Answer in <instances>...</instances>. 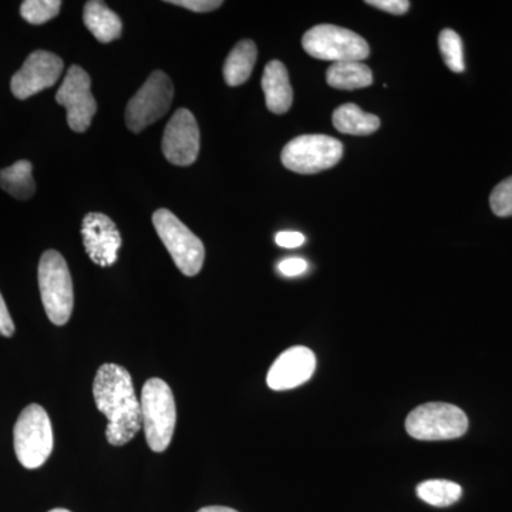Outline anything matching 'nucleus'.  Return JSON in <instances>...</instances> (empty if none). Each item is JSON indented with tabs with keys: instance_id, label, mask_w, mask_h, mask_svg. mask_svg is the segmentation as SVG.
Returning a JSON list of instances; mask_svg holds the SVG:
<instances>
[{
	"instance_id": "nucleus-1",
	"label": "nucleus",
	"mask_w": 512,
	"mask_h": 512,
	"mask_svg": "<svg viewBox=\"0 0 512 512\" xmlns=\"http://www.w3.org/2000/svg\"><path fill=\"white\" fill-rule=\"evenodd\" d=\"M93 396L97 409L109 420L107 441L117 447L130 443L143 427L141 403L130 373L116 363L100 366L94 377Z\"/></svg>"
},
{
	"instance_id": "nucleus-2",
	"label": "nucleus",
	"mask_w": 512,
	"mask_h": 512,
	"mask_svg": "<svg viewBox=\"0 0 512 512\" xmlns=\"http://www.w3.org/2000/svg\"><path fill=\"white\" fill-rule=\"evenodd\" d=\"M140 403L148 447L154 453H163L173 440L177 424L173 390L164 380L154 377L144 384Z\"/></svg>"
},
{
	"instance_id": "nucleus-3",
	"label": "nucleus",
	"mask_w": 512,
	"mask_h": 512,
	"mask_svg": "<svg viewBox=\"0 0 512 512\" xmlns=\"http://www.w3.org/2000/svg\"><path fill=\"white\" fill-rule=\"evenodd\" d=\"M39 288L50 322L66 325L73 313V281L67 262L55 249H49L40 258Z\"/></svg>"
},
{
	"instance_id": "nucleus-4",
	"label": "nucleus",
	"mask_w": 512,
	"mask_h": 512,
	"mask_svg": "<svg viewBox=\"0 0 512 512\" xmlns=\"http://www.w3.org/2000/svg\"><path fill=\"white\" fill-rule=\"evenodd\" d=\"M13 444L19 463L29 470L42 467L53 451V427L49 414L39 404H29L13 430Z\"/></svg>"
},
{
	"instance_id": "nucleus-5",
	"label": "nucleus",
	"mask_w": 512,
	"mask_h": 512,
	"mask_svg": "<svg viewBox=\"0 0 512 512\" xmlns=\"http://www.w3.org/2000/svg\"><path fill=\"white\" fill-rule=\"evenodd\" d=\"M153 225L177 268L185 276L200 274L205 261V248L201 239L165 208L154 212Z\"/></svg>"
},
{
	"instance_id": "nucleus-6",
	"label": "nucleus",
	"mask_w": 512,
	"mask_h": 512,
	"mask_svg": "<svg viewBox=\"0 0 512 512\" xmlns=\"http://www.w3.org/2000/svg\"><path fill=\"white\" fill-rule=\"evenodd\" d=\"M305 52L328 62H363L370 55L365 39L352 30L333 25H319L303 35Z\"/></svg>"
},
{
	"instance_id": "nucleus-7",
	"label": "nucleus",
	"mask_w": 512,
	"mask_h": 512,
	"mask_svg": "<svg viewBox=\"0 0 512 512\" xmlns=\"http://www.w3.org/2000/svg\"><path fill=\"white\" fill-rule=\"evenodd\" d=\"M406 430L416 440L458 439L467 433V414L453 404L426 403L409 414Z\"/></svg>"
},
{
	"instance_id": "nucleus-8",
	"label": "nucleus",
	"mask_w": 512,
	"mask_h": 512,
	"mask_svg": "<svg viewBox=\"0 0 512 512\" xmlns=\"http://www.w3.org/2000/svg\"><path fill=\"white\" fill-rule=\"evenodd\" d=\"M343 146L338 138L325 134H305L293 138L282 150V163L298 174H318L342 160Z\"/></svg>"
},
{
	"instance_id": "nucleus-9",
	"label": "nucleus",
	"mask_w": 512,
	"mask_h": 512,
	"mask_svg": "<svg viewBox=\"0 0 512 512\" xmlns=\"http://www.w3.org/2000/svg\"><path fill=\"white\" fill-rule=\"evenodd\" d=\"M174 86L170 77L161 70L150 74L126 109V124L133 133H141L144 128L156 123L167 114L173 103Z\"/></svg>"
},
{
	"instance_id": "nucleus-10",
	"label": "nucleus",
	"mask_w": 512,
	"mask_h": 512,
	"mask_svg": "<svg viewBox=\"0 0 512 512\" xmlns=\"http://www.w3.org/2000/svg\"><path fill=\"white\" fill-rule=\"evenodd\" d=\"M56 101L66 109L67 123L76 133H84L90 126L97 111L92 94V79L80 66H72L64 77Z\"/></svg>"
},
{
	"instance_id": "nucleus-11",
	"label": "nucleus",
	"mask_w": 512,
	"mask_h": 512,
	"mask_svg": "<svg viewBox=\"0 0 512 512\" xmlns=\"http://www.w3.org/2000/svg\"><path fill=\"white\" fill-rule=\"evenodd\" d=\"M63 69V60L55 53L36 50L23 63L22 69L12 77L10 90L16 99H29V97L55 86L57 80L62 76Z\"/></svg>"
},
{
	"instance_id": "nucleus-12",
	"label": "nucleus",
	"mask_w": 512,
	"mask_h": 512,
	"mask_svg": "<svg viewBox=\"0 0 512 512\" xmlns=\"http://www.w3.org/2000/svg\"><path fill=\"white\" fill-rule=\"evenodd\" d=\"M164 157L171 164L188 167L200 154V127L190 110L180 109L165 126L163 136Z\"/></svg>"
},
{
	"instance_id": "nucleus-13",
	"label": "nucleus",
	"mask_w": 512,
	"mask_h": 512,
	"mask_svg": "<svg viewBox=\"0 0 512 512\" xmlns=\"http://www.w3.org/2000/svg\"><path fill=\"white\" fill-rule=\"evenodd\" d=\"M82 235L84 249L94 264L101 268L116 264L123 239L110 217L101 212H90L84 217Z\"/></svg>"
},
{
	"instance_id": "nucleus-14",
	"label": "nucleus",
	"mask_w": 512,
	"mask_h": 512,
	"mask_svg": "<svg viewBox=\"0 0 512 512\" xmlns=\"http://www.w3.org/2000/svg\"><path fill=\"white\" fill-rule=\"evenodd\" d=\"M316 369V357L305 346L285 350L269 369L266 383L276 392L302 386L311 379Z\"/></svg>"
},
{
	"instance_id": "nucleus-15",
	"label": "nucleus",
	"mask_w": 512,
	"mask_h": 512,
	"mask_svg": "<svg viewBox=\"0 0 512 512\" xmlns=\"http://www.w3.org/2000/svg\"><path fill=\"white\" fill-rule=\"evenodd\" d=\"M262 90L265 93L266 107L271 113L285 114L291 109L293 90L284 63L272 60L266 64L262 76Z\"/></svg>"
},
{
	"instance_id": "nucleus-16",
	"label": "nucleus",
	"mask_w": 512,
	"mask_h": 512,
	"mask_svg": "<svg viewBox=\"0 0 512 512\" xmlns=\"http://www.w3.org/2000/svg\"><path fill=\"white\" fill-rule=\"evenodd\" d=\"M83 20L86 28L100 43H110L123 33V22L104 2L90 0L84 6Z\"/></svg>"
},
{
	"instance_id": "nucleus-17",
	"label": "nucleus",
	"mask_w": 512,
	"mask_h": 512,
	"mask_svg": "<svg viewBox=\"0 0 512 512\" xmlns=\"http://www.w3.org/2000/svg\"><path fill=\"white\" fill-rule=\"evenodd\" d=\"M258 49L252 40H241L231 50L224 64V79L228 86L237 87L247 82L254 70Z\"/></svg>"
},
{
	"instance_id": "nucleus-18",
	"label": "nucleus",
	"mask_w": 512,
	"mask_h": 512,
	"mask_svg": "<svg viewBox=\"0 0 512 512\" xmlns=\"http://www.w3.org/2000/svg\"><path fill=\"white\" fill-rule=\"evenodd\" d=\"M333 126L343 134L370 136L380 127V119L375 114L366 113L356 104H343L333 113Z\"/></svg>"
},
{
	"instance_id": "nucleus-19",
	"label": "nucleus",
	"mask_w": 512,
	"mask_h": 512,
	"mask_svg": "<svg viewBox=\"0 0 512 512\" xmlns=\"http://www.w3.org/2000/svg\"><path fill=\"white\" fill-rule=\"evenodd\" d=\"M326 80L333 89H365L373 83V73L362 62L333 63L326 72Z\"/></svg>"
},
{
	"instance_id": "nucleus-20",
	"label": "nucleus",
	"mask_w": 512,
	"mask_h": 512,
	"mask_svg": "<svg viewBox=\"0 0 512 512\" xmlns=\"http://www.w3.org/2000/svg\"><path fill=\"white\" fill-rule=\"evenodd\" d=\"M30 161L20 160L8 168L0 170V187L16 200H29L36 191Z\"/></svg>"
},
{
	"instance_id": "nucleus-21",
	"label": "nucleus",
	"mask_w": 512,
	"mask_h": 512,
	"mask_svg": "<svg viewBox=\"0 0 512 512\" xmlns=\"http://www.w3.org/2000/svg\"><path fill=\"white\" fill-rule=\"evenodd\" d=\"M461 494L463 490L460 485L448 480L424 481L417 487V495L433 507H450L460 500Z\"/></svg>"
},
{
	"instance_id": "nucleus-22",
	"label": "nucleus",
	"mask_w": 512,
	"mask_h": 512,
	"mask_svg": "<svg viewBox=\"0 0 512 512\" xmlns=\"http://www.w3.org/2000/svg\"><path fill=\"white\" fill-rule=\"evenodd\" d=\"M439 47L444 63L454 73H463L466 70L464 63L463 42L458 33L451 29L441 30L439 36Z\"/></svg>"
},
{
	"instance_id": "nucleus-23",
	"label": "nucleus",
	"mask_w": 512,
	"mask_h": 512,
	"mask_svg": "<svg viewBox=\"0 0 512 512\" xmlns=\"http://www.w3.org/2000/svg\"><path fill=\"white\" fill-rule=\"evenodd\" d=\"M60 0H26L20 6V15L30 25H43L59 15Z\"/></svg>"
},
{
	"instance_id": "nucleus-24",
	"label": "nucleus",
	"mask_w": 512,
	"mask_h": 512,
	"mask_svg": "<svg viewBox=\"0 0 512 512\" xmlns=\"http://www.w3.org/2000/svg\"><path fill=\"white\" fill-rule=\"evenodd\" d=\"M491 210L498 217H511L512 215V177L497 185L490 197Z\"/></svg>"
},
{
	"instance_id": "nucleus-25",
	"label": "nucleus",
	"mask_w": 512,
	"mask_h": 512,
	"mask_svg": "<svg viewBox=\"0 0 512 512\" xmlns=\"http://www.w3.org/2000/svg\"><path fill=\"white\" fill-rule=\"evenodd\" d=\"M171 5L181 6V8L192 10L197 13L212 12L224 5L221 0H171Z\"/></svg>"
},
{
	"instance_id": "nucleus-26",
	"label": "nucleus",
	"mask_w": 512,
	"mask_h": 512,
	"mask_svg": "<svg viewBox=\"0 0 512 512\" xmlns=\"http://www.w3.org/2000/svg\"><path fill=\"white\" fill-rule=\"evenodd\" d=\"M367 5L373 8L384 10L392 15L402 16L410 9V2L407 0H367Z\"/></svg>"
},
{
	"instance_id": "nucleus-27",
	"label": "nucleus",
	"mask_w": 512,
	"mask_h": 512,
	"mask_svg": "<svg viewBox=\"0 0 512 512\" xmlns=\"http://www.w3.org/2000/svg\"><path fill=\"white\" fill-rule=\"evenodd\" d=\"M278 271L282 275L288 276V278H293V276H299L308 271V262L302 258L284 259V261L279 262Z\"/></svg>"
},
{
	"instance_id": "nucleus-28",
	"label": "nucleus",
	"mask_w": 512,
	"mask_h": 512,
	"mask_svg": "<svg viewBox=\"0 0 512 512\" xmlns=\"http://www.w3.org/2000/svg\"><path fill=\"white\" fill-rule=\"evenodd\" d=\"M305 241V235L301 234V232H279L275 237V242L279 247L288 249L302 247V245L305 244Z\"/></svg>"
},
{
	"instance_id": "nucleus-29",
	"label": "nucleus",
	"mask_w": 512,
	"mask_h": 512,
	"mask_svg": "<svg viewBox=\"0 0 512 512\" xmlns=\"http://www.w3.org/2000/svg\"><path fill=\"white\" fill-rule=\"evenodd\" d=\"M15 333V323L10 318L8 306H6L5 299H3L2 293H0V335L5 338H10Z\"/></svg>"
},
{
	"instance_id": "nucleus-30",
	"label": "nucleus",
	"mask_w": 512,
	"mask_h": 512,
	"mask_svg": "<svg viewBox=\"0 0 512 512\" xmlns=\"http://www.w3.org/2000/svg\"><path fill=\"white\" fill-rule=\"evenodd\" d=\"M198 512H238V511L232 510V508L218 507V505H214V507L201 508V510Z\"/></svg>"
},
{
	"instance_id": "nucleus-31",
	"label": "nucleus",
	"mask_w": 512,
	"mask_h": 512,
	"mask_svg": "<svg viewBox=\"0 0 512 512\" xmlns=\"http://www.w3.org/2000/svg\"><path fill=\"white\" fill-rule=\"evenodd\" d=\"M49 512H72L69 510H64V508H55V510L49 511Z\"/></svg>"
}]
</instances>
